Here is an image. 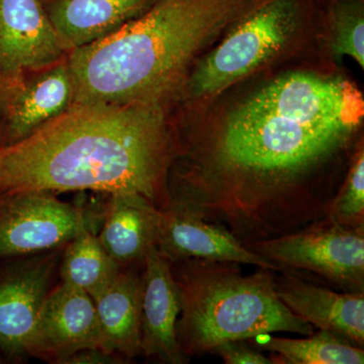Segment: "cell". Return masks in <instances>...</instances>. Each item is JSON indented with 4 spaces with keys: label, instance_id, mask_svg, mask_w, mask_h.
I'll use <instances>...</instances> for the list:
<instances>
[{
    "label": "cell",
    "instance_id": "1",
    "mask_svg": "<svg viewBox=\"0 0 364 364\" xmlns=\"http://www.w3.org/2000/svg\"><path fill=\"white\" fill-rule=\"evenodd\" d=\"M363 116L361 93L344 79L306 72L274 79L174 154L169 207L243 244L310 226L333 200L320 186L322 171L348 147Z\"/></svg>",
    "mask_w": 364,
    "mask_h": 364
},
{
    "label": "cell",
    "instance_id": "5",
    "mask_svg": "<svg viewBox=\"0 0 364 364\" xmlns=\"http://www.w3.org/2000/svg\"><path fill=\"white\" fill-rule=\"evenodd\" d=\"M328 0H255L214 51L189 74V97L218 95L286 52Z\"/></svg>",
    "mask_w": 364,
    "mask_h": 364
},
{
    "label": "cell",
    "instance_id": "23",
    "mask_svg": "<svg viewBox=\"0 0 364 364\" xmlns=\"http://www.w3.org/2000/svg\"><path fill=\"white\" fill-rule=\"evenodd\" d=\"M124 363V358L114 352L100 348H86L72 354L63 364H117Z\"/></svg>",
    "mask_w": 364,
    "mask_h": 364
},
{
    "label": "cell",
    "instance_id": "12",
    "mask_svg": "<svg viewBox=\"0 0 364 364\" xmlns=\"http://www.w3.org/2000/svg\"><path fill=\"white\" fill-rule=\"evenodd\" d=\"M155 246L169 262L184 259L219 261L282 272V268L253 252L224 228L173 208L160 210Z\"/></svg>",
    "mask_w": 364,
    "mask_h": 364
},
{
    "label": "cell",
    "instance_id": "21",
    "mask_svg": "<svg viewBox=\"0 0 364 364\" xmlns=\"http://www.w3.org/2000/svg\"><path fill=\"white\" fill-rule=\"evenodd\" d=\"M326 218L341 226L364 229V149L363 143L352 158L347 176L327 210Z\"/></svg>",
    "mask_w": 364,
    "mask_h": 364
},
{
    "label": "cell",
    "instance_id": "6",
    "mask_svg": "<svg viewBox=\"0 0 364 364\" xmlns=\"http://www.w3.org/2000/svg\"><path fill=\"white\" fill-rule=\"evenodd\" d=\"M105 202L66 203L45 191L0 195V259L65 247L82 228L98 230Z\"/></svg>",
    "mask_w": 364,
    "mask_h": 364
},
{
    "label": "cell",
    "instance_id": "3",
    "mask_svg": "<svg viewBox=\"0 0 364 364\" xmlns=\"http://www.w3.org/2000/svg\"><path fill=\"white\" fill-rule=\"evenodd\" d=\"M254 1L156 0L116 33L67 54L74 104L162 105L200 52Z\"/></svg>",
    "mask_w": 364,
    "mask_h": 364
},
{
    "label": "cell",
    "instance_id": "7",
    "mask_svg": "<svg viewBox=\"0 0 364 364\" xmlns=\"http://www.w3.org/2000/svg\"><path fill=\"white\" fill-rule=\"evenodd\" d=\"M246 246L284 269H301L346 293H364V229L325 218L299 231Z\"/></svg>",
    "mask_w": 364,
    "mask_h": 364
},
{
    "label": "cell",
    "instance_id": "20",
    "mask_svg": "<svg viewBox=\"0 0 364 364\" xmlns=\"http://www.w3.org/2000/svg\"><path fill=\"white\" fill-rule=\"evenodd\" d=\"M326 18L335 58L344 56L364 67V0H328Z\"/></svg>",
    "mask_w": 364,
    "mask_h": 364
},
{
    "label": "cell",
    "instance_id": "14",
    "mask_svg": "<svg viewBox=\"0 0 364 364\" xmlns=\"http://www.w3.org/2000/svg\"><path fill=\"white\" fill-rule=\"evenodd\" d=\"M179 312L181 304L171 265L154 244L143 265L141 354L164 363H186L176 338Z\"/></svg>",
    "mask_w": 364,
    "mask_h": 364
},
{
    "label": "cell",
    "instance_id": "19",
    "mask_svg": "<svg viewBox=\"0 0 364 364\" xmlns=\"http://www.w3.org/2000/svg\"><path fill=\"white\" fill-rule=\"evenodd\" d=\"M100 243L97 230L85 227L67 243L59 264L61 282L85 291L91 299L121 269Z\"/></svg>",
    "mask_w": 364,
    "mask_h": 364
},
{
    "label": "cell",
    "instance_id": "18",
    "mask_svg": "<svg viewBox=\"0 0 364 364\" xmlns=\"http://www.w3.org/2000/svg\"><path fill=\"white\" fill-rule=\"evenodd\" d=\"M261 337L247 342L260 351L272 354V363L284 364H363L364 350L332 333L318 330L304 338Z\"/></svg>",
    "mask_w": 364,
    "mask_h": 364
},
{
    "label": "cell",
    "instance_id": "2",
    "mask_svg": "<svg viewBox=\"0 0 364 364\" xmlns=\"http://www.w3.org/2000/svg\"><path fill=\"white\" fill-rule=\"evenodd\" d=\"M173 154L162 105L74 104L20 142L0 147V195L135 193L165 210Z\"/></svg>",
    "mask_w": 364,
    "mask_h": 364
},
{
    "label": "cell",
    "instance_id": "4",
    "mask_svg": "<svg viewBox=\"0 0 364 364\" xmlns=\"http://www.w3.org/2000/svg\"><path fill=\"white\" fill-rule=\"evenodd\" d=\"M170 265L181 304L176 338L186 359L210 353L227 342L315 332L280 301L272 270L257 267L244 275L237 263L200 259Z\"/></svg>",
    "mask_w": 364,
    "mask_h": 364
},
{
    "label": "cell",
    "instance_id": "16",
    "mask_svg": "<svg viewBox=\"0 0 364 364\" xmlns=\"http://www.w3.org/2000/svg\"><path fill=\"white\" fill-rule=\"evenodd\" d=\"M107 196L104 220L97 235L100 243L119 267L143 265L155 244L161 210L139 193Z\"/></svg>",
    "mask_w": 364,
    "mask_h": 364
},
{
    "label": "cell",
    "instance_id": "11",
    "mask_svg": "<svg viewBox=\"0 0 364 364\" xmlns=\"http://www.w3.org/2000/svg\"><path fill=\"white\" fill-rule=\"evenodd\" d=\"M66 57L43 0H0V80L42 70Z\"/></svg>",
    "mask_w": 364,
    "mask_h": 364
},
{
    "label": "cell",
    "instance_id": "24",
    "mask_svg": "<svg viewBox=\"0 0 364 364\" xmlns=\"http://www.w3.org/2000/svg\"><path fill=\"white\" fill-rule=\"evenodd\" d=\"M0 363H1V359H0Z\"/></svg>",
    "mask_w": 364,
    "mask_h": 364
},
{
    "label": "cell",
    "instance_id": "13",
    "mask_svg": "<svg viewBox=\"0 0 364 364\" xmlns=\"http://www.w3.org/2000/svg\"><path fill=\"white\" fill-rule=\"evenodd\" d=\"M274 274L280 301L313 328L364 347V293H346L316 286L282 270Z\"/></svg>",
    "mask_w": 364,
    "mask_h": 364
},
{
    "label": "cell",
    "instance_id": "22",
    "mask_svg": "<svg viewBox=\"0 0 364 364\" xmlns=\"http://www.w3.org/2000/svg\"><path fill=\"white\" fill-rule=\"evenodd\" d=\"M245 341H231L215 347L210 353L217 354L227 364H272L267 358L252 345Z\"/></svg>",
    "mask_w": 364,
    "mask_h": 364
},
{
    "label": "cell",
    "instance_id": "15",
    "mask_svg": "<svg viewBox=\"0 0 364 364\" xmlns=\"http://www.w3.org/2000/svg\"><path fill=\"white\" fill-rule=\"evenodd\" d=\"M156 0H43L67 54L109 37Z\"/></svg>",
    "mask_w": 364,
    "mask_h": 364
},
{
    "label": "cell",
    "instance_id": "10",
    "mask_svg": "<svg viewBox=\"0 0 364 364\" xmlns=\"http://www.w3.org/2000/svg\"><path fill=\"white\" fill-rule=\"evenodd\" d=\"M86 348L105 350L95 301L85 291L61 282L41 308L28 342V356L63 364Z\"/></svg>",
    "mask_w": 364,
    "mask_h": 364
},
{
    "label": "cell",
    "instance_id": "8",
    "mask_svg": "<svg viewBox=\"0 0 364 364\" xmlns=\"http://www.w3.org/2000/svg\"><path fill=\"white\" fill-rule=\"evenodd\" d=\"M67 57L42 70L0 80V147L20 142L74 104Z\"/></svg>",
    "mask_w": 364,
    "mask_h": 364
},
{
    "label": "cell",
    "instance_id": "9",
    "mask_svg": "<svg viewBox=\"0 0 364 364\" xmlns=\"http://www.w3.org/2000/svg\"><path fill=\"white\" fill-rule=\"evenodd\" d=\"M63 249L23 256L0 272V350L6 355L28 356L33 326L51 291Z\"/></svg>",
    "mask_w": 364,
    "mask_h": 364
},
{
    "label": "cell",
    "instance_id": "17",
    "mask_svg": "<svg viewBox=\"0 0 364 364\" xmlns=\"http://www.w3.org/2000/svg\"><path fill=\"white\" fill-rule=\"evenodd\" d=\"M122 267L93 296L105 350L132 359L141 354L143 268Z\"/></svg>",
    "mask_w": 364,
    "mask_h": 364
}]
</instances>
